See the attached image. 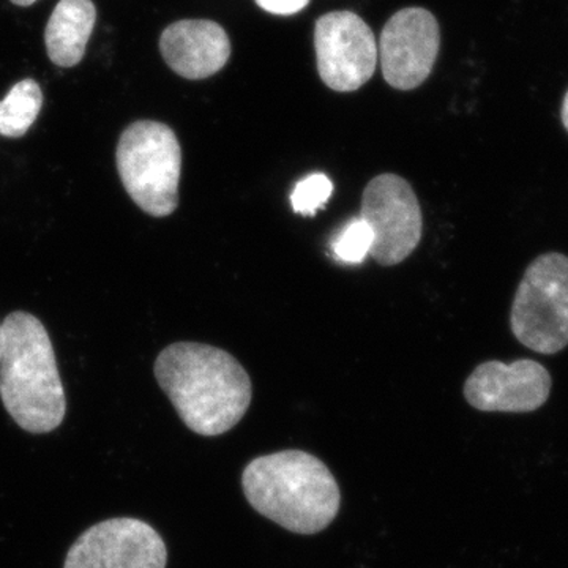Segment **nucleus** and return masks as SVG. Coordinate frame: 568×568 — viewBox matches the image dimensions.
<instances>
[{"label": "nucleus", "mask_w": 568, "mask_h": 568, "mask_svg": "<svg viewBox=\"0 0 568 568\" xmlns=\"http://www.w3.org/2000/svg\"><path fill=\"white\" fill-rule=\"evenodd\" d=\"M153 373L183 424L200 436L224 435L252 405L248 373L220 347L174 343L156 357Z\"/></svg>", "instance_id": "obj_1"}, {"label": "nucleus", "mask_w": 568, "mask_h": 568, "mask_svg": "<svg viewBox=\"0 0 568 568\" xmlns=\"http://www.w3.org/2000/svg\"><path fill=\"white\" fill-rule=\"evenodd\" d=\"M242 488L257 514L302 536L328 528L342 506L334 474L304 450L254 458L242 474Z\"/></svg>", "instance_id": "obj_2"}, {"label": "nucleus", "mask_w": 568, "mask_h": 568, "mask_svg": "<svg viewBox=\"0 0 568 568\" xmlns=\"http://www.w3.org/2000/svg\"><path fill=\"white\" fill-rule=\"evenodd\" d=\"M0 361V399L13 420L32 435H47L67 414L65 390L47 328L39 317H6Z\"/></svg>", "instance_id": "obj_3"}, {"label": "nucleus", "mask_w": 568, "mask_h": 568, "mask_svg": "<svg viewBox=\"0 0 568 568\" xmlns=\"http://www.w3.org/2000/svg\"><path fill=\"white\" fill-rule=\"evenodd\" d=\"M115 163L123 189L142 212L163 219L178 211L182 149L171 126L130 123L119 138Z\"/></svg>", "instance_id": "obj_4"}, {"label": "nucleus", "mask_w": 568, "mask_h": 568, "mask_svg": "<svg viewBox=\"0 0 568 568\" xmlns=\"http://www.w3.org/2000/svg\"><path fill=\"white\" fill-rule=\"evenodd\" d=\"M511 332L534 353L558 354L568 346V257H536L519 283L510 315Z\"/></svg>", "instance_id": "obj_5"}, {"label": "nucleus", "mask_w": 568, "mask_h": 568, "mask_svg": "<svg viewBox=\"0 0 568 568\" xmlns=\"http://www.w3.org/2000/svg\"><path fill=\"white\" fill-rule=\"evenodd\" d=\"M361 219L373 233L369 256L381 265L403 263L420 244V204L413 186L399 175L381 174L366 185Z\"/></svg>", "instance_id": "obj_6"}, {"label": "nucleus", "mask_w": 568, "mask_h": 568, "mask_svg": "<svg viewBox=\"0 0 568 568\" xmlns=\"http://www.w3.org/2000/svg\"><path fill=\"white\" fill-rule=\"evenodd\" d=\"M321 80L335 92L358 91L377 65V41L369 26L353 11H332L315 24Z\"/></svg>", "instance_id": "obj_7"}, {"label": "nucleus", "mask_w": 568, "mask_h": 568, "mask_svg": "<svg viewBox=\"0 0 568 568\" xmlns=\"http://www.w3.org/2000/svg\"><path fill=\"white\" fill-rule=\"evenodd\" d=\"M162 536L136 518H111L84 530L67 552L63 568H166Z\"/></svg>", "instance_id": "obj_8"}, {"label": "nucleus", "mask_w": 568, "mask_h": 568, "mask_svg": "<svg viewBox=\"0 0 568 568\" xmlns=\"http://www.w3.org/2000/svg\"><path fill=\"white\" fill-rule=\"evenodd\" d=\"M440 48L439 24L428 10H399L381 33L377 55L384 80L398 91H413L432 74Z\"/></svg>", "instance_id": "obj_9"}, {"label": "nucleus", "mask_w": 568, "mask_h": 568, "mask_svg": "<svg viewBox=\"0 0 568 568\" xmlns=\"http://www.w3.org/2000/svg\"><path fill=\"white\" fill-rule=\"evenodd\" d=\"M551 387V375L536 361H489L467 377L465 398L481 413H532L548 402Z\"/></svg>", "instance_id": "obj_10"}, {"label": "nucleus", "mask_w": 568, "mask_h": 568, "mask_svg": "<svg viewBox=\"0 0 568 568\" xmlns=\"http://www.w3.org/2000/svg\"><path fill=\"white\" fill-rule=\"evenodd\" d=\"M160 52L179 77L190 81L205 80L230 61L231 41L216 22L182 20L164 29Z\"/></svg>", "instance_id": "obj_11"}, {"label": "nucleus", "mask_w": 568, "mask_h": 568, "mask_svg": "<svg viewBox=\"0 0 568 568\" xmlns=\"http://www.w3.org/2000/svg\"><path fill=\"white\" fill-rule=\"evenodd\" d=\"M95 22L97 7L92 0H59L44 31L50 61L62 69L81 63Z\"/></svg>", "instance_id": "obj_12"}, {"label": "nucleus", "mask_w": 568, "mask_h": 568, "mask_svg": "<svg viewBox=\"0 0 568 568\" xmlns=\"http://www.w3.org/2000/svg\"><path fill=\"white\" fill-rule=\"evenodd\" d=\"M43 92L39 82L28 78L14 84L0 102V136L22 138L39 119Z\"/></svg>", "instance_id": "obj_13"}, {"label": "nucleus", "mask_w": 568, "mask_h": 568, "mask_svg": "<svg viewBox=\"0 0 568 568\" xmlns=\"http://www.w3.org/2000/svg\"><path fill=\"white\" fill-rule=\"evenodd\" d=\"M373 244V233L368 224L357 216L339 231L335 241L332 242V250L336 260L346 264H361L369 254Z\"/></svg>", "instance_id": "obj_14"}, {"label": "nucleus", "mask_w": 568, "mask_h": 568, "mask_svg": "<svg viewBox=\"0 0 568 568\" xmlns=\"http://www.w3.org/2000/svg\"><path fill=\"white\" fill-rule=\"evenodd\" d=\"M332 193H334V183L327 175L312 174L295 185L291 194V204L295 213L313 216L331 200Z\"/></svg>", "instance_id": "obj_15"}, {"label": "nucleus", "mask_w": 568, "mask_h": 568, "mask_svg": "<svg viewBox=\"0 0 568 568\" xmlns=\"http://www.w3.org/2000/svg\"><path fill=\"white\" fill-rule=\"evenodd\" d=\"M254 2L267 13L291 17V14H297L298 11L306 9L310 0H254Z\"/></svg>", "instance_id": "obj_16"}, {"label": "nucleus", "mask_w": 568, "mask_h": 568, "mask_svg": "<svg viewBox=\"0 0 568 568\" xmlns=\"http://www.w3.org/2000/svg\"><path fill=\"white\" fill-rule=\"evenodd\" d=\"M562 123L568 132V92L566 93V99H564L562 103Z\"/></svg>", "instance_id": "obj_17"}, {"label": "nucleus", "mask_w": 568, "mask_h": 568, "mask_svg": "<svg viewBox=\"0 0 568 568\" xmlns=\"http://www.w3.org/2000/svg\"><path fill=\"white\" fill-rule=\"evenodd\" d=\"M10 2L18 7H31L37 0H10Z\"/></svg>", "instance_id": "obj_18"}, {"label": "nucleus", "mask_w": 568, "mask_h": 568, "mask_svg": "<svg viewBox=\"0 0 568 568\" xmlns=\"http://www.w3.org/2000/svg\"><path fill=\"white\" fill-rule=\"evenodd\" d=\"M2 353H3V327H2V324H0V361H2Z\"/></svg>", "instance_id": "obj_19"}]
</instances>
